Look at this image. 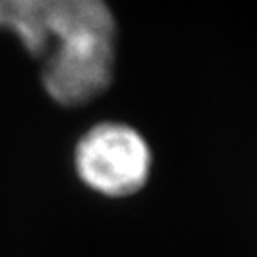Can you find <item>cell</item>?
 Listing matches in <instances>:
<instances>
[{"mask_svg":"<svg viewBox=\"0 0 257 257\" xmlns=\"http://www.w3.org/2000/svg\"><path fill=\"white\" fill-rule=\"evenodd\" d=\"M0 29L40 63L57 104L84 105L111 84L116 22L105 0H0Z\"/></svg>","mask_w":257,"mask_h":257,"instance_id":"obj_1","label":"cell"},{"mask_svg":"<svg viewBox=\"0 0 257 257\" xmlns=\"http://www.w3.org/2000/svg\"><path fill=\"white\" fill-rule=\"evenodd\" d=\"M75 170L86 186L105 197H131L149 182L152 150L134 127L104 121L79 140Z\"/></svg>","mask_w":257,"mask_h":257,"instance_id":"obj_2","label":"cell"}]
</instances>
